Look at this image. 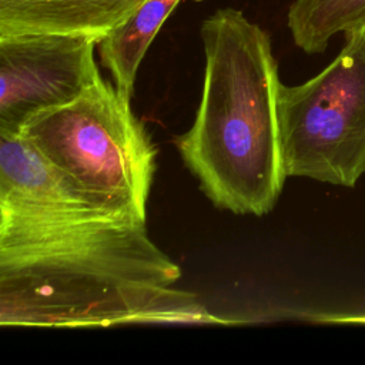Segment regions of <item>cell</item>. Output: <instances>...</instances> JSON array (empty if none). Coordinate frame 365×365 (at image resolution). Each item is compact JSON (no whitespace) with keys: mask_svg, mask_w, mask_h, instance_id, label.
Listing matches in <instances>:
<instances>
[{"mask_svg":"<svg viewBox=\"0 0 365 365\" xmlns=\"http://www.w3.org/2000/svg\"><path fill=\"white\" fill-rule=\"evenodd\" d=\"M180 277L145 221H0L3 327L221 322L197 295L174 288Z\"/></svg>","mask_w":365,"mask_h":365,"instance_id":"cell-1","label":"cell"},{"mask_svg":"<svg viewBox=\"0 0 365 365\" xmlns=\"http://www.w3.org/2000/svg\"><path fill=\"white\" fill-rule=\"evenodd\" d=\"M200 34L202 94L191 128L175 145L215 207L261 217L274 208L287 178L271 38L232 7L204 19Z\"/></svg>","mask_w":365,"mask_h":365,"instance_id":"cell-2","label":"cell"},{"mask_svg":"<svg viewBox=\"0 0 365 365\" xmlns=\"http://www.w3.org/2000/svg\"><path fill=\"white\" fill-rule=\"evenodd\" d=\"M20 135L88 205L145 221L157 150L115 86L100 77L74 101L36 115Z\"/></svg>","mask_w":365,"mask_h":365,"instance_id":"cell-3","label":"cell"},{"mask_svg":"<svg viewBox=\"0 0 365 365\" xmlns=\"http://www.w3.org/2000/svg\"><path fill=\"white\" fill-rule=\"evenodd\" d=\"M278 124L287 177L355 187L365 174V24L299 86H279Z\"/></svg>","mask_w":365,"mask_h":365,"instance_id":"cell-4","label":"cell"},{"mask_svg":"<svg viewBox=\"0 0 365 365\" xmlns=\"http://www.w3.org/2000/svg\"><path fill=\"white\" fill-rule=\"evenodd\" d=\"M98 40L84 34L0 36V133L20 135L36 115L66 106L101 77Z\"/></svg>","mask_w":365,"mask_h":365,"instance_id":"cell-5","label":"cell"},{"mask_svg":"<svg viewBox=\"0 0 365 365\" xmlns=\"http://www.w3.org/2000/svg\"><path fill=\"white\" fill-rule=\"evenodd\" d=\"M114 218L88 205L23 137L0 133V221Z\"/></svg>","mask_w":365,"mask_h":365,"instance_id":"cell-6","label":"cell"},{"mask_svg":"<svg viewBox=\"0 0 365 365\" xmlns=\"http://www.w3.org/2000/svg\"><path fill=\"white\" fill-rule=\"evenodd\" d=\"M145 0H0V36L84 34L98 41Z\"/></svg>","mask_w":365,"mask_h":365,"instance_id":"cell-7","label":"cell"},{"mask_svg":"<svg viewBox=\"0 0 365 365\" xmlns=\"http://www.w3.org/2000/svg\"><path fill=\"white\" fill-rule=\"evenodd\" d=\"M178 1L145 0L123 24L98 41L101 64L110 71L114 86L124 97H133L141 60Z\"/></svg>","mask_w":365,"mask_h":365,"instance_id":"cell-8","label":"cell"},{"mask_svg":"<svg viewBox=\"0 0 365 365\" xmlns=\"http://www.w3.org/2000/svg\"><path fill=\"white\" fill-rule=\"evenodd\" d=\"M287 23L295 46L322 53L332 36L365 24V0H292Z\"/></svg>","mask_w":365,"mask_h":365,"instance_id":"cell-9","label":"cell"}]
</instances>
